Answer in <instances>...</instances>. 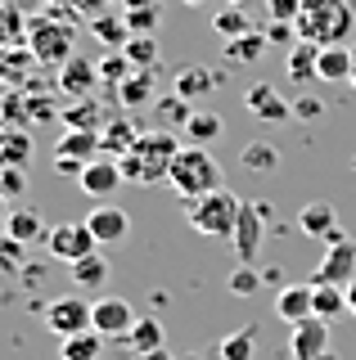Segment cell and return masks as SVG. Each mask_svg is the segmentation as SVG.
Instances as JSON below:
<instances>
[{
  "instance_id": "obj_22",
  "label": "cell",
  "mask_w": 356,
  "mask_h": 360,
  "mask_svg": "<svg viewBox=\"0 0 356 360\" xmlns=\"http://www.w3.org/2000/svg\"><path fill=\"white\" fill-rule=\"evenodd\" d=\"M122 18H127L131 37H153L163 22V9L158 0H122Z\"/></svg>"
},
{
  "instance_id": "obj_47",
  "label": "cell",
  "mask_w": 356,
  "mask_h": 360,
  "mask_svg": "<svg viewBox=\"0 0 356 360\" xmlns=\"http://www.w3.org/2000/svg\"><path fill=\"white\" fill-rule=\"evenodd\" d=\"M266 14H271V22H298L303 0H266Z\"/></svg>"
},
{
  "instance_id": "obj_43",
  "label": "cell",
  "mask_w": 356,
  "mask_h": 360,
  "mask_svg": "<svg viewBox=\"0 0 356 360\" xmlns=\"http://www.w3.org/2000/svg\"><path fill=\"white\" fill-rule=\"evenodd\" d=\"M122 50H127V59L136 68H153V63H158V37H131Z\"/></svg>"
},
{
  "instance_id": "obj_48",
  "label": "cell",
  "mask_w": 356,
  "mask_h": 360,
  "mask_svg": "<svg viewBox=\"0 0 356 360\" xmlns=\"http://www.w3.org/2000/svg\"><path fill=\"white\" fill-rule=\"evenodd\" d=\"M293 37H298L293 22H271V27H266V41H271V45H288Z\"/></svg>"
},
{
  "instance_id": "obj_29",
  "label": "cell",
  "mask_w": 356,
  "mask_h": 360,
  "mask_svg": "<svg viewBox=\"0 0 356 360\" xmlns=\"http://www.w3.org/2000/svg\"><path fill=\"white\" fill-rule=\"evenodd\" d=\"M91 37H99L108 50H122V45L131 41V27H127V18H122V9H108V14L91 18Z\"/></svg>"
},
{
  "instance_id": "obj_50",
  "label": "cell",
  "mask_w": 356,
  "mask_h": 360,
  "mask_svg": "<svg viewBox=\"0 0 356 360\" xmlns=\"http://www.w3.org/2000/svg\"><path fill=\"white\" fill-rule=\"evenodd\" d=\"M18 279H23L27 288H37L41 279H46V266H32V262H27V266H23V275H18Z\"/></svg>"
},
{
  "instance_id": "obj_24",
  "label": "cell",
  "mask_w": 356,
  "mask_h": 360,
  "mask_svg": "<svg viewBox=\"0 0 356 360\" xmlns=\"http://www.w3.org/2000/svg\"><path fill=\"white\" fill-rule=\"evenodd\" d=\"M127 347L136 356H149V352H163L167 347V329L158 320H153V315H140L136 324H131V333H127Z\"/></svg>"
},
{
  "instance_id": "obj_3",
  "label": "cell",
  "mask_w": 356,
  "mask_h": 360,
  "mask_svg": "<svg viewBox=\"0 0 356 360\" xmlns=\"http://www.w3.org/2000/svg\"><path fill=\"white\" fill-rule=\"evenodd\" d=\"M298 41L307 45H343L356 27V9L352 0H303L298 14Z\"/></svg>"
},
{
  "instance_id": "obj_31",
  "label": "cell",
  "mask_w": 356,
  "mask_h": 360,
  "mask_svg": "<svg viewBox=\"0 0 356 360\" xmlns=\"http://www.w3.org/2000/svg\"><path fill=\"white\" fill-rule=\"evenodd\" d=\"M221 131H226V122H221L212 108H194V117L185 122V140H190V144H203V149L212 140H221Z\"/></svg>"
},
{
  "instance_id": "obj_18",
  "label": "cell",
  "mask_w": 356,
  "mask_h": 360,
  "mask_svg": "<svg viewBox=\"0 0 356 360\" xmlns=\"http://www.w3.org/2000/svg\"><path fill=\"white\" fill-rule=\"evenodd\" d=\"M298 230L311 234V239H325V243H338V239H343L338 212H333L329 202H307V207L298 212Z\"/></svg>"
},
{
  "instance_id": "obj_4",
  "label": "cell",
  "mask_w": 356,
  "mask_h": 360,
  "mask_svg": "<svg viewBox=\"0 0 356 360\" xmlns=\"http://www.w3.org/2000/svg\"><path fill=\"white\" fill-rule=\"evenodd\" d=\"M167 185H172L185 202H194V198L221 189V167H217L212 149H203V144H185V149L176 153L172 172H167Z\"/></svg>"
},
{
  "instance_id": "obj_37",
  "label": "cell",
  "mask_w": 356,
  "mask_h": 360,
  "mask_svg": "<svg viewBox=\"0 0 356 360\" xmlns=\"http://www.w3.org/2000/svg\"><path fill=\"white\" fill-rule=\"evenodd\" d=\"M27 122H32L27 90H23V86H14L5 99H0V127H23V131H27Z\"/></svg>"
},
{
  "instance_id": "obj_6",
  "label": "cell",
  "mask_w": 356,
  "mask_h": 360,
  "mask_svg": "<svg viewBox=\"0 0 356 360\" xmlns=\"http://www.w3.org/2000/svg\"><path fill=\"white\" fill-rule=\"evenodd\" d=\"M50 257L54 262H63V266H72V262H82V257H91L99 252V243H95V234L86 230V221H63V225H54L50 230Z\"/></svg>"
},
{
  "instance_id": "obj_20",
  "label": "cell",
  "mask_w": 356,
  "mask_h": 360,
  "mask_svg": "<svg viewBox=\"0 0 356 360\" xmlns=\"http://www.w3.org/2000/svg\"><path fill=\"white\" fill-rule=\"evenodd\" d=\"M104 153V140H99V131H63V140L54 144V158H72V162H95V158Z\"/></svg>"
},
{
  "instance_id": "obj_17",
  "label": "cell",
  "mask_w": 356,
  "mask_h": 360,
  "mask_svg": "<svg viewBox=\"0 0 356 360\" xmlns=\"http://www.w3.org/2000/svg\"><path fill=\"white\" fill-rule=\"evenodd\" d=\"M153 99H158V77H153V68H136V72L117 86V104L127 112L153 108Z\"/></svg>"
},
{
  "instance_id": "obj_14",
  "label": "cell",
  "mask_w": 356,
  "mask_h": 360,
  "mask_svg": "<svg viewBox=\"0 0 356 360\" xmlns=\"http://www.w3.org/2000/svg\"><path fill=\"white\" fill-rule=\"evenodd\" d=\"M95 86H99V63L86 59V54H72V59L59 68V90H63L68 99L95 95Z\"/></svg>"
},
{
  "instance_id": "obj_57",
  "label": "cell",
  "mask_w": 356,
  "mask_h": 360,
  "mask_svg": "<svg viewBox=\"0 0 356 360\" xmlns=\"http://www.w3.org/2000/svg\"><path fill=\"white\" fill-rule=\"evenodd\" d=\"M352 86H356V72H352Z\"/></svg>"
},
{
  "instance_id": "obj_44",
  "label": "cell",
  "mask_w": 356,
  "mask_h": 360,
  "mask_svg": "<svg viewBox=\"0 0 356 360\" xmlns=\"http://www.w3.org/2000/svg\"><path fill=\"white\" fill-rule=\"evenodd\" d=\"M258 284H262V275H258V270H253V266H239L235 275L226 279V288L235 292V297H253V292H258Z\"/></svg>"
},
{
  "instance_id": "obj_30",
  "label": "cell",
  "mask_w": 356,
  "mask_h": 360,
  "mask_svg": "<svg viewBox=\"0 0 356 360\" xmlns=\"http://www.w3.org/2000/svg\"><path fill=\"white\" fill-rule=\"evenodd\" d=\"M316 59H320V45H307V41H298L293 50H288V59H284V72H288V82L307 86L311 77H316Z\"/></svg>"
},
{
  "instance_id": "obj_26",
  "label": "cell",
  "mask_w": 356,
  "mask_h": 360,
  "mask_svg": "<svg viewBox=\"0 0 356 360\" xmlns=\"http://www.w3.org/2000/svg\"><path fill=\"white\" fill-rule=\"evenodd\" d=\"M14 45H27V14L14 0H0V50H14Z\"/></svg>"
},
{
  "instance_id": "obj_46",
  "label": "cell",
  "mask_w": 356,
  "mask_h": 360,
  "mask_svg": "<svg viewBox=\"0 0 356 360\" xmlns=\"http://www.w3.org/2000/svg\"><path fill=\"white\" fill-rule=\"evenodd\" d=\"M59 5H68L77 18H99V14H108V9H113V0H59Z\"/></svg>"
},
{
  "instance_id": "obj_55",
  "label": "cell",
  "mask_w": 356,
  "mask_h": 360,
  "mask_svg": "<svg viewBox=\"0 0 356 360\" xmlns=\"http://www.w3.org/2000/svg\"><path fill=\"white\" fill-rule=\"evenodd\" d=\"M185 5H190V9H203V5H208V0H185Z\"/></svg>"
},
{
  "instance_id": "obj_40",
  "label": "cell",
  "mask_w": 356,
  "mask_h": 360,
  "mask_svg": "<svg viewBox=\"0 0 356 360\" xmlns=\"http://www.w3.org/2000/svg\"><path fill=\"white\" fill-rule=\"evenodd\" d=\"M311 288H316V315L320 320H333V315L348 311V288H338V284H311Z\"/></svg>"
},
{
  "instance_id": "obj_42",
  "label": "cell",
  "mask_w": 356,
  "mask_h": 360,
  "mask_svg": "<svg viewBox=\"0 0 356 360\" xmlns=\"http://www.w3.org/2000/svg\"><path fill=\"white\" fill-rule=\"evenodd\" d=\"M158 117H163V131H172V127H185V122L194 117V104H190V99H181V95L172 90V95H167L163 104H158Z\"/></svg>"
},
{
  "instance_id": "obj_23",
  "label": "cell",
  "mask_w": 356,
  "mask_h": 360,
  "mask_svg": "<svg viewBox=\"0 0 356 360\" xmlns=\"http://www.w3.org/2000/svg\"><path fill=\"white\" fill-rule=\"evenodd\" d=\"M5 234H14L18 243H46L50 239V225L41 221V212H32V207H18V212H9V221H5Z\"/></svg>"
},
{
  "instance_id": "obj_12",
  "label": "cell",
  "mask_w": 356,
  "mask_h": 360,
  "mask_svg": "<svg viewBox=\"0 0 356 360\" xmlns=\"http://www.w3.org/2000/svg\"><path fill=\"white\" fill-rule=\"evenodd\" d=\"M288 356H293V360H320V356H329V320L311 315V320L293 324V338H288Z\"/></svg>"
},
{
  "instance_id": "obj_36",
  "label": "cell",
  "mask_w": 356,
  "mask_h": 360,
  "mask_svg": "<svg viewBox=\"0 0 356 360\" xmlns=\"http://www.w3.org/2000/svg\"><path fill=\"white\" fill-rule=\"evenodd\" d=\"M266 45H271V41H266V32H243V37L226 41V59L230 63H258Z\"/></svg>"
},
{
  "instance_id": "obj_28",
  "label": "cell",
  "mask_w": 356,
  "mask_h": 360,
  "mask_svg": "<svg viewBox=\"0 0 356 360\" xmlns=\"http://www.w3.org/2000/svg\"><path fill=\"white\" fill-rule=\"evenodd\" d=\"M99 140H104V153H113V158H127L131 149H136V140H140V131L131 127L127 117H108V127L99 131Z\"/></svg>"
},
{
  "instance_id": "obj_41",
  "label": "cell",
  "mask_w": 356,
  "mask_h": 360,
  "mask_svg": "<svg viewBox=\"0 0 356 360\" xmlns=\"http://www.w3.org/2000/svg\"><path fill=\"white\" fill-rule=\"evenodd\" d=\"M27 266V243H18L14 234H0V275H23Z\"/></svg>"
},
{
  "instance_id": "obj_9",
  "label": "cell",
  "mask_w": 356,
  "mask_h": 360,
  "mask_svg": "<svg viewBox=\"0 0 356 360\" xmlns=\"http://www.w3.org/2000/svg\"><path fill=\"white\" fill-rule=\"evenodd\" d=\"M266 202H243L239 207V221H235V234H230V243H235V252H239V262L248 266L253 257H258V248H262V234H266Z\"/></svg>"
},
{
  "instance_id": "obj_8",
  "label": "cell",
  "mask_w": 356,
  "mask_h": 360,
  "mask_svg": "<svg viewBox=\"0 0 356 360\" xmlns=\"http://www.w3.org/2000/svg\"><path fill=\"white\" fill-rule=\"evenodd\" d=\"M46 329L54 338H72V333H86L91 329V302L86 297H54L46 307Z\"/></svg>"
},
{
  "instance_id": "obj_5",
  "label": "cell",
  "mask_w": 356,
  "mask_h": 360,
  "mask_svg": "<svg viewBox=\"0 0 356 360\" xmlns=\"http://www.w3.org/2000/svg\"><path fill=\"white\" fill-rule=\"evenodd\" d=\"M239 207H243V198H235L230 189H212V194L190 202V225L198 234H208V239H230L235 221H239Z\"/></svg>"
},
{
  "instance_id": "obj_1",
  "label": "cell",
  "mask_w": 356,
  "mask_h": 360,
  "mask_svg": "<svg viewBox=\"0 0 356 360\" xmlns=\"http://www.w3.org/2000/svg\"><path fill=\"white\" fill-rule=\"evenodd\" d=\"M77 45V18L68 5H46L41 14H27V50L41 68H63L72 59Z\"/></svg>"
},
{
  "instance_id": "obj_16",
  "label": "cell",
  "mask_w": 356,
  "mask_h": 360,
  "mask_svg": "<svg viewBox=\"0 0 356 360\" xmlns=\"http://www.w3.org/2000/svg\"><path fill=\"white\" fill-rule=\"evenodd\" d=\"M275 315H280L284 324H303L316 315V288L311 284H284L275 292Z\"/></svg>"
},
{
  "instance_id": "obj_15",
  "label": "cell",
  "mask_w": 356,
  "mask_h": 360,
  "mask_svg": "<svg viewBox=\"0 0 356 360\" xmlns=\"http://www.w3.org/2000/svg\"><path fill=\"white\" fill-rule=\"evenodd\" d=\"M243 108H248L258 122H288L293 117V104H284V95L275 86H266V82L243 90Z\"/></svg>"
},
{
  "instance_id": "obj_51",
  "label": "cell",
  "mask_w": 356,
  "mask_h": 360,
  "mask_svg": "<svg viewBox=\"0 0 356 360\" xmlns=\"http://www.w3.org/2000/svg\"><path fill=\"white\" fill-rule=\"evenodd\" d=\"M348 311L356 315V279H352V284H348Z\"/></svg>"
},
{
  "instance_id": "obj_34",
  "label": "cell",
  "mask_w": 356,
  "mask_h": 360,
  "mask_svg": "<svg viewBox=\"0 0 356 360\" xmlns=\"http://www.w3.org/2000/svg\"><path fill=\"white\" fill-rule=\"evenodd\" d=\"M253 352H258V324H243L239 333L221 338V347H217L221 360H253Z\"/></svg>"
},
{
  "instance_id": "obj_54",
  "label": "cell",
  "mask_w": 356,
  "mask_h": 360,
  "mask_svg": "<svg viewBox=\"0 0 356 360\" xmlns=\"http://www.w3.org/2000/svg\"><path fill=\"white\" fill-rule=\"evenodd\" d=\"M5 202H9V198H5V194H0V225H5V221H9V207H5Z\"/></svg>"
},
{
  "instance_id": "obj_53",
  "label": "cell",
  "mask_w": 356,
  "mask_h": 360,
  "mask_svg": "<svg viewBox=\"0 0 356 360\" xmlns=\"http://www.w3.org/2000/svg\"><path fill=\"white\" fill-rule=\"evenodd\" d=\"M140 360H172V356H167V347H163V352H149V356H140Z\"/></svg>"
},
{
  "instance_id": "obj_45",
  "label": "cell",
  "mask_w": 356,
  "mask_h": 360,
  "mask_svg": "<svg viewBox=\"0 0 356 360\" xmlns=\"http://www.w3.org/2000/svg\"><path fill=\"white\" fill-rule=\"evenodd\" d=\"M27 189V167H0V194L14 198Z\"/></svg>"
},
{
  "instance_id": "obj_2",
  "label": "cell",
  "mask_w": 356,
  "mask_h": 360,
  "mask_svg": "<svg viewBox=\"0 0 356 360\" xmlns=\"http://www.w3.org/2000/svg\"><path fill=\"white\" fill-rule=\"evenodd\" d=\"M185 144L176 140L172 131H140V140H136V149H131L127 158H117V167H122V180L127 185H140V189H149V185H163L167 172H172V162H176V153H181Z\"/></svg>"
},
{
  "instance_id": "obj_38",
  "label": "cell",
  "mask_w": 356,
  "mask_h": 360,
  "mask_svg": "<svg viewBox=\"0 0 356 360\" xmlns=\"http://www.w3.org/2000/svg\"><path fill=\"white\" fill-rule=\"evenodd\" d=\"M239 162L248 167V172L266 176V172H275V167H280V149H275V144H266V140H253V144H243Z\"/></svg>"
},
{
  "instance_id": "obj_49",
  "label": "cell",
  "mask_w": 356,
  "mask_h": 360,
  "mask_svg": "<svg viewBox=\"0 0 356 360\" xmlns=\"http://www.w3.org/2000/svg\"><path fill=\"white\" fill-rule=\"evenodd\" d=\"M320 108H325L320 99H298V104H293V112H298V117H320Z\"/></svg>"
},
{
  "instance_id": "obj_21",
  "label": "cell",
  "mask_w": 356,
  "mask_h": 360,
  "mask_svg": "<svg viewBox=\"0 0 356 360\" xmlns=\"http://www.w3.org/2000/svg\"><path fill=\"white\" fill-rule=\"evenodd\" d=\"M59 117H63V127H68V131H104V127H108V112L99 108V99H95V95L72 99V104L63 108Z\"/></svg>"
},
{
  "instance_id": "obj_11",
  "label": "cell",
  "mask_w": 356,
  "mask_h": 360,
  "mask_svg": "<svg viewBox=\"0 0 356 360\" xmlns=\"http://www.w3.org/2000/svg\"><path fill=\"white\" fill-rule=\"evenodd\" d=\"M82 221H86V230L95 234L99 248H104V243H122V239L131 234V217L117 207V202H95V207L86 212Z\"/></svg>"
},
{
  "instance_id": "obj_10",
  "label": "cell",
  "mask_w": 356,
  "mask_h": 360,
  "mask_svg": "<svg viewBox=\"0 0 356 360\" xmlns=\"http://www.w3.org/2000/svg\"><path fill=\"white\" fill-rule=\"evenodd\" d=\"M136 320H140V315L131 311L127 297H99V302H91V329L104 333V338H122V342H127V333H131Z\"/></svg>"
},
{
  "instance_id": "obj_19",
  "label": "cell",
  "mask_w": 356,
  "mask_h": 360,
  "mask_svg": "<svg viewBox=\"0 0 356 360\" xmlns=\"http://www.w3.org/2000/svg\"><path fill=\"white\" fill-rule=\"evenodd\" d=\"M352 72H356V50L348 41L343 45H320V59H316L320 82H352Z\"/></svg>"
},
{
  "instance_id": "obj_58",
  "label": "cell",
  "mask_w": 356,
  "mask_h": 360,
  "mask_svg": "<svg viewBox=\"0 0 356 360\" xmlns=\"http://www.w3.org/2000/svg\"><path fill=\"white\" fill-rule=\"evenodd\" d=\"M0 82H5V77H0Z\"/></svg>"
},
{
  "instance_id": "obj_56",
  "label": "cell",
  "mask_w": 356,
  "mask_h": 360,
  "mask_svg": "<svg viewBox=\"0 0 356 360\" xmlns=\"http://www.w3.org/2000/svg\"><path fill=\"white\" fill-rule=\"evenodd\" d=\"M181 360H198V356H181Z\"/></svg>"
},
{
  "instance_id": "obj_52",
  "label": "cell",
  "mask_w": 356,
  "mask_h": 360,
  "mask_svg": "<svg viewBox=\"0 0 356 360\" xmlns=\"http://www.w3.org/2000/svg\"><path fill=\"white\" fill-rule=\"evenodd\" d=\"M226 5H239V9H248V5H266V0H226Z\"/></svg>"
},
{
  "instance_id": "obj_32",
  "label": "cell",
  "mask_w": 356,
  "mask_h": 360,
  "mask_svg": "<svg viewBox=\"0 0 356 360\" xmlns=\"http://www.w3.org/2000/svg\"><path fill=\"white\" fill-rule=\"evenodd\" d=\"M68 275H72L77 288H104V284H108V262H104V252H91V257H82V262H72Z\"/></svg>"
},
{
  "instance_id": "obj_13",
  "label": "cell",
  "mask_w": 356,
  "mask_h": 360,
  "mask_svg": "<svg viewBox=\"0 0 356 360\" xmlns=\"http://www.w3.org/2000/svg\"><path fill=\"white\" fill-rule=\"evenodd\" d=\"M77 185H82V194H91L95 202H108V198H113V189L127 185V180H122L117 158H95V162H86V172L77 176Z\"/></svg>"
},
{
  "instance_id": "obj_7",
  "label": "cell",
  "mask_w": 356,
  "mask_h": 360,
  "mask_svg": "<svg viewBox=\"0 0 356 360\" xmlns=\"http://www.w3.org/2000/svg\"><path fill=\"white\" fill-rule=\"evenodd\" d=\"M352 279H356V243L343 234L338 243H325V257H320L311 284H338V288H348Z\"/></svg>"
},
{
  "instance_id": "obj_39",
  "label": "cell",
  "mask_w": 356,
  "mask_h": 360,
  "mask_svg": "<svg viewBox=\"0 0 356 360\" xmlns=\"http://www.w3.org/2000/svg\"><path fill=\"white\" fill-rule=\"evenodd\" d=\"M95 63H99V82H104V86H113V90H117L122 82H127L131 72H136V63L127 59V50H108L104 59H95Z\"/></svg>"
},
{
  "instance_id": "obj_35",
  "label": "cell",
  "mask_w": 356,
  "mask_h": 360,
  "mask_svg": "<svg viewBox=\"0 0 356 360\" xmlns=\"http://www.w3.org/2000/svg\"><path fill=\"white\" fill-rule=\"evenodd\" d=\"M212 32H217V37H226V41H235V37H243V32H253L248 9H239V5H221L217 14H212Z\"/></svg>"
},
{
  "instance_id": "obj_25",
  "label": "cell",
  "mask_w": 356,
  "mask_h": 360,
  "mask_svg": "<svg viewBox=\"0 0 356 360\" xmlns=\"http://www.w3.org/2000/svg\"><path fill=\"white\" fill-rule=\"evenodd\" d=\"M32 162V135L23 127H0V167H27Z\"/></svg>"
},
{
  "instance_id": "obj_33",
  "label": "cell",
  "mask_w": 356,
  "mask_h": 360,
  "mask_svg": "<svg viewBox=\"0 0 356 360\" xmlns=\"http://www.w3.org/2000/svg\"><path fill=\"white\" fill-rule=\"evenodd\" d=\"M59 356L63 360H99V352H104V342L108 338L104 333H95V329H86V333H72V338H59Z\"/></svg>"
},
{
  "instance_id": "obj_27",
  "label": "cell",
  "mask_w": 356,
  "mask_h": 360,
  "mask_svg": "<svg viewBox=\"0 0 356 360\" xmlns=\"http://www.w3.org/2000/svg\"><path fill=\"white\" fill-rule=\"evenodd\" d=\"M217 90V72L212 68H181V72H176V95L181 99H203V95H212Z\"/></svg>"
}]
</instances>
